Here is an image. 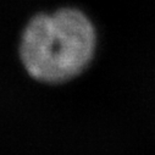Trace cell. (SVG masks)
<instances>
[{
  "label": "cell",
  "instance_id": "obj_1",
  "mask_svg": "<svg viewBox=\"0 0 155 155\" xmlns=\"http://www.w3.org/2000/svg\"><path fill=\"white\" fill-rule=\"evenodd\" d=\"M95 33L88 18L72 9L38 15L27 25L20 55L35 80L58 83L78 74L91 61Z\"/></svg>",
  "mask_w": 155,
  "mask_h": 155
}]
</instances>
